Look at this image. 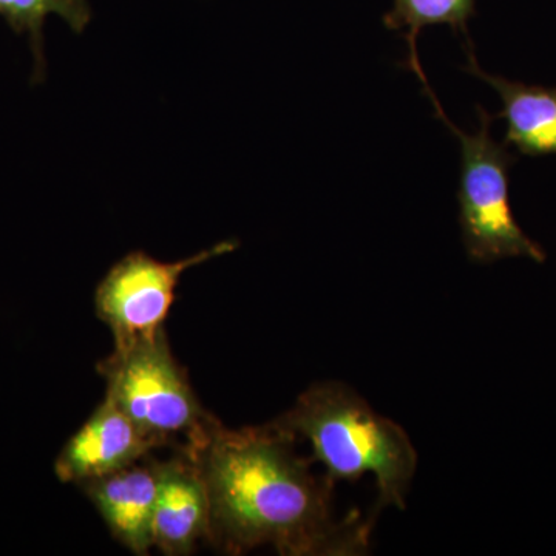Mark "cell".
<instances>
[{
	"mask_svg": "<svg viewBox=\"0 0 556 556\" xmlns=\"http://www.w3.org/2000/svg\"><path fill=\"white\" fill-rule=\"evenodd\" d=\"M298 439L273 422L212 427L199 464L211 506L207 540L228 555L273 546L283 556H362L371 552L379 511L338 517L334 486L300 456Z\"/></svg>",
	"mask_w": 556,
	"mask_h": 556,
	"instance_id": "obj_1",
	"label": "cell"
},
{
	"mask_svg": "<svg viewBox=\"0 0 556 556\" xmlns=\"http://www.w3.org/2000/svg\"><path fill=\"white\" fill-rule=\"evenodd\" d=\"M273 424L308 442L313 460L336 484L375 477L379 514L388 507L407 508L417 470L415 444L404 427L376 412L350 383H313Z\"/></svg>",
	"mask_w": 556,
	"mask_h": 556,
	"instance_id": "obj_2",
	"label": "cell"
},
{
	"mask_svg": "<svg viewBox=\"0 0 556 556\" xmlns=\"http://www.w3.org/2000/svg\"><path fill=\"white\" fill-rule=\"evenodd\" d=\"M97 369L108 382L105 397L163 447L189 456L204 447L218 419L201 407L164 329L115 345Z\"/></svg>",
	"mask_w": 556,
	"mask_h": 556,
	"instance_id": "obj_3",
	"label": "cell"
},
{
	"mask_svg": "<svg viewBox=\"0 0 556 556\" xmlns=\"http://www.w3.org/2000/svg\"><path fill=\"white\" fill-rule=\"evenodd\" d=\"M426 91L433 101L438 118L447 124L460 144L463 164L457 201L467 257L481 265L511 257L546 262V251L527 236L511 211L508 170L517 163V156L508 152L506 142L500 144L490 135L492 116L478 108L481 121L478 134H464L445 116L430 87Z\"/></svg>",
	"mask_w": 556,
	"mask_h": 556,
	"instance_id": "obj_4",
	"label": "cell"
},
{
	"mask_svg": "<svg viewBox=\"0 0 556 556\" xmlns=\"http://www.w3.org/2000/svg\"><path fill=\"white\" fill-rule=\"evenodd\" d=\"M239 243L222 241L178 262H160L134 251L110 268L94 292L97 316L112 331L115 345L155 336L175 302L179 278L193 266L236 251Z\"/></svg>",
	"mask_w": 556,
	"mask_h": 556,
	"instance_id": "obj_5",
	"label": "cell"
},
{
	"mask_svg": "<svg viewBox=\"0 0 556 556\" xmlns=\"http://www.w3.org/2000/svg\"><path fill=\"white\" fill-rule=\"evenodd\" d=\"M161 447L159 441L105 397L89 420L65 442L54 460V475L64 484L79 486L134 466Z\"/></svg>",
	"mask_w": 556,
	"mask_h": 556,
	"instance_id": "obj_6",
	"label": "cell"
},
{
	"mask_svg": "<svg viewBox=\"0 0 556 556\" xmlns=\"http://www.w3.org/2000/svg\"><path fill=\"white\" fill-rule=\"evenodd\" d=\"M159 495L153 511V546L167 556H185L207 538L211 506L203 475L193 457L179 452L169 460H155Z\"/></svg>",
	"mask_w": 556,
	"mask_h": 556,
	"instance_id": "obj_7",
	"label": "cell"
},
{
	"mask_svg": "<svg viewBox=\"0 0 556 556\" xmlns=\"http://www.w3.org/2000/svg\"><path fill=\"white\" fill-rule=\"evenodd\" d=\"M79 489L86 493L116 541L131 554L144 556L153 547V511L159 495L155 460L91 479Z\"/></svg>",
	"mask_w": 556,
	"mask_h": 556,
	"instance_id": "obj_8",
	"label": "cell"
},
{
	"mask_svg": "<svg viewBox=\"0 0 556 556\" xmlns=\"http://www.w3.org/2000/svg\"><path fill=\"white\" fill-rule=\"evenodd\" d=\"M467 72L485 80L503 100L506 119V144L527 156L556 155V87L527 86L503 76L489 75L468 51Z\"/></svg>",
	"mask_w": 556,
	"mask_h": 556,
	"instance_id": "obj_9",
	"label": "cell"
},
{
	"mask_svg": "<svg viewBox=\"0 0 556 556\" xmlns=\"http://www.w3.org/2000/svg\"><path fill=\"white\" fill-rule=\"evenodd\" d=\"M51 14L61 17L78 35L86 30L91 21V9L87 0H0V16L16 35H27L30 40L35 58L33 83L46 78L43 24Z\"/></svg>",
	"mask_w": 556,
	"mask_h": 556,
	"instance_id": "obj_10",
	"label": "cell"
},
{
	"mask_svg": "<svg viewBox=\"0 0 556 556\" xmlns=\"http://www.w3.org/2000/svg\"><path fill=\"white\" fill-rule=\"evenodd\" d=\"M475 2L477 0H394L393 9L383 16L387 28L404 33L409 47L408 67L416 72L424 87L428 83L417 58V36L428 25L441 24L467 35V22L475 16Z\"/></svg>",
	"mask_w": 556,
	"mask_h": 556,
	"instance_id": "obj_11",
	"label": "cell"
}]
</instances>
